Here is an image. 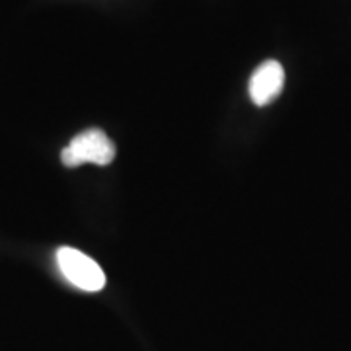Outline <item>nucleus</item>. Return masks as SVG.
<instances>
[{"mask_svg":"<svg viewBox=\"0 0 351 351\" xmlns=\"http://www.w3.org/2000/svg\"><path fill=\"white\" fill-rule=\"evenodd\" d=\"M285 84V71L277 61L262 63L250 78V98L256 106H267L281 94Z\"/></svg>","mask_w":351,"mask_h":351,"instance_id":"3","label":"nucleus"},{"mask_svg":"<svg viewBox=\"0 0 351 351\" xmlns=\"http://www.w3.org/2000/svg\"><path fill=\"white\" fill-rule=\"evenodd\" d=\"M57 265H59L64 279L69 283H73L75 287L82 289V291L96 293V291H101L106 287V276H104L100 265L80 250L69 248V246L59 248L57 250Z\"/></svg>","mask_w":351,"mask_h":351,"instance_id":"2","label":"nucleus"},{"mask_svg":"<svg viewBox=\"0 0 351 351\" xmlns=\"http://www.w3.org/2000/svg\"><path fill=\"white\" fill-rule=\"evenodd\" d=\"M115 158V145L101 129H86L76 135L69 147L61 152V160L69 168H76L80 164H98L108 166Z\"/></svg>","mask_w":351,"mask_h":351,"instance_id":"1","label":"nucleus"}]
</instances>
